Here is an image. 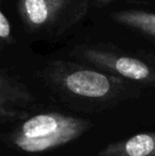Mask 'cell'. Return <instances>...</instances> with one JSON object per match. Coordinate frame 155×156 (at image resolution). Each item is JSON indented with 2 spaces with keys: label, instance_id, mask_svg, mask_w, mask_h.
<instances>
[{
  "label": "cell",
  "instance_id": "6da1fadb",
  "mask_svg": "<svg viewBox=\"0 0 155 156\" xmlns=\"http://www.w3.org/2000/svg\"><path fill=\"white\" fill-rule=\"evenodd\" d=\"M41 79L63 99L85 104H113L126 98L131 90L124 79L72 61L48 62L41 71Z\"/></svg>",
  "mask_w": 155,
  "mask_h": 156
},
{
  "label": "cell",
  "instance_id": "7a4b0ae2",
  "mask_svg": "<svg viewBox=\"0 0 155 156\" xmlns=\"http://www.w3.org/2000/svg\"><path fill=\"white\" fill-rule=\"evenodd\" d=\"M91 126L87 119L45 113L25 120L6 135V139L23 152L43 153L78 139Z\"/></svg>",
  "mask_w": 155,
  "mask_h": 156
},
{
  "label": "cell",
  "instance_id": "3957f363",
  "mask_svg": "<svg viewBox=\"0 0 155 156\" xmlns=\"http://www.w3.org/2000/svg\"><path fill=\"white\" fill-rule=\"evenodd\" d=\"M90 0H18L17 12L29 34L56 38L86 17Z\"/></svg>",
  "mask_w": 155,
  "mask_h": 156
},
{
  "label": "cell",
  "instance_id": "277c9868",
  "mask_svg": "<svg viewBox=\"0 0 155 156\" xmlns=\"http://www.w3.org/2000/svg\"><path fill=\"white\" fill-rule=\"evenodd\" d=\"M69 55L78 62L118 78L143 84H155V69L150 64L108 44H81L71 49Z\"/></svg>",
  "mask_w": 155,
  "mask_h": 156
},
{
  "label": "cell",
  "instance_id": "5b68a950",
  "mask_svg": "<svg viewBox=\"0 0 155 156\" xmlns=\"http://www.w3.org/2000/svg\"><path fill=\"white\" fill-rule=\"evenodd\" d=\"M34 102L28 86L6 70L0 69V124L28 117L26 107Z\"/></svg>",
  "mask_w": 155,
  "mask_h": 156
},
{
  "label": "cell",
  "instance_id": "8992f818",
  "mask_svg": "<svg viewBox=\"0 0 155 156\" xmlns=\"http://www.w3.org/2000/svg\"><path fill=\"white\" fill-rule=\"evenodd\" d=\"M97 156H155V132L137 134L111 144Z\"/></svg>",
  "mask_w": 155,
  "mask_h": 156
},
{
  "label": "cell",
  "instance_id": "52a82bcc",
  "mask_svg": "<svg viewBox=\"0 0 155 156\" xmlns=\"http://www.w3.org/2000/svg\"><path fill=\"white\" fill-rule=\"evenodd\" d=\"M111 18L119 25L132 28L155 38V14L143 11H117Z\"/></svg>",
  "mask_w": 155,
  "mask_h": 156
},
{
  "label": "cell",
  "instance_id": "ba28073f",
  "mask_svg": "<svg viewBox=\"0 0 155 156\" xmlns=\"http://www.w3.org/2000/svg\"><path fill=\"white\" fill-rule=\"evenodd\" d=\"M3 1L4 0H0V50H3L5 47L13 45L16 41L13 35L10 21L1 10Z\"/></svg>",
  "mask_w": 155,
  "mask_h": 156
},
{
  "label": "cell",
  "instance_id": "9c48e42d",
  "mask_svg": "<svg viewBox=\"0 0 155 156\" xmlns=\"http://www.w3.org/2000/svg\"><path fill=\"white\" fill-rule=\"evenodd\" d=\"M112 1L114 0H90V5H93L96 8H103Z\"/></svg>",
  "mask_w": 155,
  "mask_h": 156
}]
</instances>
